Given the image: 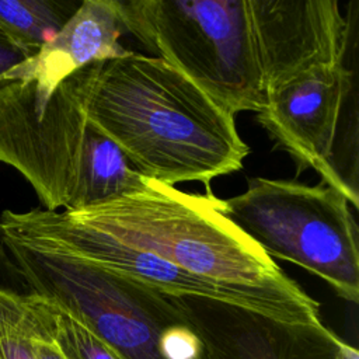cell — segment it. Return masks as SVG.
Segmentation results:
<instances>
[{
    "label": "cell",
    "mask_w": 359,
    "mask_h": 359,
    "mask_svg": "<svg viewBox=\"0 0 359 359\" xmlns=\"http://www.w3.org/2000/svg\"><path fill=\"white\" fill-rule=\"evenodd\" d=\"M147 178L122 150L93 125H87L72 199L65 210H81L140 192Z\"/></svg>",
    "instance_id": "10"
},
{
    "label": "cell",
    "mask_w": 359,
    "mask_h": 359,
    "mask_svg": "<svg viewBox=\"0 0 359 359\" xmlns=\"http://www.w3.org/2000/svg\"><path fill=\"white\" fill-rule=\"evenodd\" d=\"M83 107L132 167L170 187L210 182L241 170L250 146L222 109L164 59L130 52L86 67Z\"/></svg>",
    "instance_id": "2"
},
{
    "label": "cell",
    "mask_w": 359,
    "mask_h": 359,
    "mask_svg": "<svg viewBox=\"0 0 359 359\" xmlns=\"http://www.w3.org/2000/svg\"><path fill=\"white\" fill-rule=\"evenodd\" d=\"M29 57H32L31 53L20 48L0 31V86L7 83V76L13 69Z\"/></svg>",
    "instance_id": "15"
},
{
    "label": "cell",
    "mask_w": 359,
    "mask_h": 359,
    "mask_svg": "<svg viewBox=\"0 0 359 359\" xmlns=\"http://www.w3.org/2000/svg\"><path fill=\"white\" fill-rule=\"evenodd\" d=\"M123 31L222 109L262 111L271 94L341 63L356 34L337 0H116Z\"/></svg>",
    "instance_id": "1"
},
{
    "label": "cell",
    "mask_w": 359,
    "mask_h": 359,
    "mask_svg": "<svg viewBox=\"0 0 359 359\" xmlns=\"http://www.w3.org/2000/svg\"><path fill=\"white\" fill-rule=\"evenodd\" d=\"M0 289L29 293L24 276L0 241Z\"/></svg>",
    "instance_id": "16"
},
{
    "label": "cell",
    "mask_w": 359,
    "mask_h": 359,
    "mask_svg": "<svg viewBox=\"0 0 359 359\" xmlns=\"http://www.w3.org/2000/svg\"><path fill=\"white\" fill-rule=\"evenodd\" d=\"M337 359H359V352L356 348L344 342V345L341 346V349L338 352Z\"/></svg>",
    "instance_id": "17"
},
{
    "label": "cell",
    "mask_w": 359,
    "mask_h": 359,
    "mask_svg": "<svg viewBox=\"0 0 359 359\" xmlns=\"http://www.w3.org/2000/svg\"><path fill=\"white\" fill-rule=\"evenodd\" d=\"M36 323L31 293L0 289V359H38Z\"/></svg>",
    "instance_id": "12"
},
{
    "label": "cell",
    "mask_w": 359,
    "mask_h": 359,
    "mask_svg": "<svg viewBox=\"0 0 359 359\" xmlns=\"http://www.w3.org/2000/svg\"><path fill=\"white\" fill-rule=\"evenodd\" d=\"M122 34L116 0H83L52 41L10 72L7 83L25 79L60 83L84 66L126 56L132 50L119 42Z\"/></svg>",
    "instance_id": "9"
},
{
    "label": "cell",
    "mask_w": 359,
    "mask_h": 359,
    "mask_svg": "<svg viewBox=\"0 0 359 359\" xmlns=\"http://www.w3.org/2000/svg\"><path fill=\"white\" fill-rule=\"evenodd\" d=\"M83 0H0V31L32 56L63 28Z\"/></svg>",
    "instance_id": "11"
},
{
    "label": "cell",
    "mask_w": 359,
    "mask_h": 359,
    "mask_svg": "<svg viewBox=\"0 0 359 359\" xmlns=\"http://www.w3.org/2000/svg\"><path fill=\"white\" fill-rule=\"evenodd\" d=\"M346 56L276 88L257 119L299 172L317 171L358 209V79Z\"/></svg>",
    "instance_id": "6"
},
{
    "label": "cell",
    "mask_w": 359,
    "mask_h": 359,
    "mask_svg": "<svg viewBox=\"0 0 359 359\" xmlns=\"http://www.w3.org/2000/svg\"><path fill=\"white\" fill-rule=\"evenodd\" d=\"M349 201L320 182L250 178L243 194L220 199L223 213L269 258L317 275L359 302V231Z\"/></svg>",
    "instance_id": "5"
},
{
    "label": "cell",
    "mask_w": 359,
    "mask_h": 359,
    "mask_svg": "<svg viewBox=\"0 0 359 359\" xmlns=\"http://www.w3.org/2000/svg\"><path fill=\"white\" fill-rule=\"evenodd\" d=\"M209 359H337L344 341L323 323L280 321L203 297H172Z\"/></svg>",
    "instance_id": "8"
},
{
    "label": "cell",
    "mask_w": 359,
    "mask_h": 359,
    "mask_svg": "<svg viewBox=\"0 0 359 359\" xmlns=\"http://www.w3.org/2000/svg\"><path fill=\"white\" fill-rule=\"evenodd\" d=\"M0 241L29 293L74 317L121 359H209L171 296L67 254L1 215Z\"/></svg>",
    "instance_id": "4"
},
{
    "label": "cell",
    "mask_w": 359,
    "mask_h": 359,
    "mask_svg": "<svg viewBox=\"0 0 359 359\" xmlns=\"http://www.w3.org/2000/svg\"><path fill=\"white\" fill-rule=\"evenodd\" d=\"M32 299H34V306H35L36 318H38L36 331L34 335V346H35L38 359H65L60 349L57 348V345L53 342V339L49 335L42 300L36 294H32Z\"/></svg>",
    "instance_id": "14"
},
{
    "label": "cell",
    "mask_w": 359,
    "mask_h": 359,
    "mask_svg": "<svg viewBox=\"0 0 359 359\" xmlns=\"http://www.w3.org/2000/svg\"><path fill=\"white\" fill-rule=\"evenodd\" d=\"M62 212L216 285L240 307L280 321L323 323L318 302L223 213L213 194L147 180L137 194Z\"/></svg>",
    "instance_id": "3"
},
{
    "label": "cell",
    "mask_w": 359,
    "mask_h": 359,
    "mask_svg": "<svg viewBox=\"0 0 359 359\" xmlns=\"http://www.w3.org/2000/svg\"><path fill=\"white\" fill-rule=\"evenodd\" d=\"M84 66L60 83L36 79L0 86V163L15 168L46 210L67 209L86 128Z\"/></svg>",
    "instance_id": "7"
},
{
    "label": "cell",
    "mask_w": 359,
    "mask_h": 359,
    "mask_svg": "<svg viewBox=\"0 0 359 359\" xmlns=\"http://www.w3.org/2000/svg\"><path fill=\"white\" fill-rule=\"evenodd\" d=\"M39 299L42 300L49 335L65 359H121L108 344L74 317L53 303Z\"/></svg>",
    "instance_id": "13"
}]
</instances>
